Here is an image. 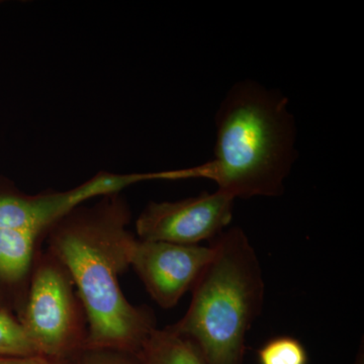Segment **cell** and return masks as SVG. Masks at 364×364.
<instances>
[{
	"label": "cell",
	"mask_w": 364,
	"mask_h": 364,
	"mask_svg": "<svg viewBox=\"0 0 364 364\" xmlns=\"http://www.w3.org/2000/svg\"><path fill=\"white\" fill-rule=\"evenodd\" d=\"M234 203L219 189L176 202H150L136 221L138 239L189 246L215 239L233 219Z\"/></svg>",
	"instance_id": "cell-5"
},
{
	"label": "cell",
	"mask_w": 364,
	"mask_h": 364,
	"mask_svg": "<svg viewBox=\"0 0 364 364\" xmlns=\"http://www.w3.org/2000/svg\"><path fill=\"white\" fill-rule=\"evenodd\" d=\"M66 364H139L136 355L112 349L83 348L76 352Z\"/></svg>",
	"instance_id": "cell-12"
},
{
	"label": "cell",
	"mask_w": 364,
	"mask_h": 364,
	"mask_svg": "<svg viewBox=\"0 0 364 364\" xmlns=\"http://www.w3.org/2000/svg\"><path fill=\"white\" fill-rule=\"evenodd\" d=\"M213 252L212 246L138 239L132 253L131 267L153 301L163 309H171L195 286Z\"/></svg>",
	"instance_id": "cell-7"
},
{
	"label": "cell",
	"mask_w": 364,
	"mask_h": 364,
	"mask_svg": "<svg viewBox=\"0 0 364 364\" xmlns=\"http://www.w3.org/2000/svg\"><path fill=\"white\" fill-rule=\"evenodd\" d=\"M135 182L134 174L100 172L69 191L28 195L0 177V231L31 230L47 235L52 225L74 208L91 198L121 193Z\"/></svg>",
	"instance_id": "cell-6"
},
{
	"label": "cell",
	"mask_w": 364,
	"mask_h": 364,
	"mask_svg": "<svg viewBox=\"0 0 364 364\" xmlns=\"http://www.w3.org/2000/svg\"><path fill=\"white\" fill-rule=\"evenodd\" d=\"M139 364H205L193 342L171 327L153 330L136 352Z\"/></svg>",
	"instance_id": "cell-9"
},
{
	"label": "cell",
	"mask_w": 364,
	"mask_h": 364,
	"mask_svg": "<svg viewBox=\"0 0 364 364\" xmlns=\"http://www.w3.org/2000/svg\"><path fill=\"white\" fill-rule=\"evenodd\" d=\"M210 246L214 252L191 289V305L170 327L193 342L205 364H243L246 335L263 308L262 269L241 228L223 232Z\"/></svg>",
	"instance_id": "cell-3"
},
{
	"label": "cell",
	"mask_w": 364,
	"mask_h": 364,
	"mask_svg": "<svg viewBox=\"0 0 364 364\" xmlns=\"http://www.w3.org/2000/svg\"><path fill=\"white\" fill-rule=\"evenodd\" d=\"M38 354L16 316L0 309V358Z\"/></svg>",
	"instance_id": "cell-10"
},
{
	"label": "cell",
	"mask_w": 364,
	"mask_h": 364,
	"mask_svg": "<svg viewBox=\"0 0 364 364\" xmlns=\"http://www.w3.org/2000/svg\"><path fill=\"white\" fill-rule=\"evenodd\" d=\"M74 208L46 235L47 249L70 274L87 318L85 348L136 355L156 318L147 306L132 305L119 284L131 267L136 240L128 229L130 205L121 193Z\"/></svg>",
	"instance_id": "cell-1"
},
{
	"label": "cell",
	"mask_w": 364,
	"mask_h": 364,
	"mask_svg": "<svg viewBox=\"0 0 364 364\" xmlns=\"http://www.w3.org/2000/svg\"><path fill=\"white\" fill-rule=\"evenodd\" d=\"M259 364H308L305 346L291 336L270 339L258 351Z\"/></svg>",
	"instance_id": "cell-11"
},
{
	"label": "cell",
	"mask_w": 364,
	"mask_h": 364,
	"mask_svg": "<svg viewBox=\"0 0 364 364\" xmlns=\"http://www.w3.org/2000/svg\"><path fill=\"white\" fill-rule=\"evenodd\" d=\"M46 234L31 230L0 231V309L16 312L25 306L36 256Z\"/></svg>",
	"instance_id": "cell-8"
},
{
	"label": "cell",
	"mask_w": 364,
	"mask_h": 364,
	"mask_svg": "<svg viewBox=\"0 0 364 364\" xmlns=\"http://www.w3.org/2000/svg\"><path fill=\"white\" fill-rule=\"evenodd\" d=\"M215 158L193 168L235 198L279 196L296 159L289 100L255 81L237 83L215 114Z\"/></svg>",
	"instance_id": "cell-2"
},
{
	"label": "cell",
	"mask_w": 364,
	"mask_h": 364,
	"mask_svg": "<svg viewBox=\"0 0 364 364\" xmlns=\"http://www.w3.org/2000/svg\"><path fill=\"white\" fill-rule=\"evenodd\" d=\"M0 364H66V363L40 355V354H33V355L26 356H1Z\"/></svg>",
	"instance_id": "cell-13"
},
{
	"label": "cell",
	"mask_w": 364,
	"mask_h": 364,
	"mask_svg": "<svg viewBox=\"0 0 364 364\" xmlns=\"http://www.w3.org/2000/svg\"><path fill=\"white\" fill-rule=\"evenodd\" d=\"M40 355L65 361L85 348V308L65 267L48 249L36 256L25 306L18 316Z\"/></svg>",
	"instance_id": "cell-4"
}]
</instances>
